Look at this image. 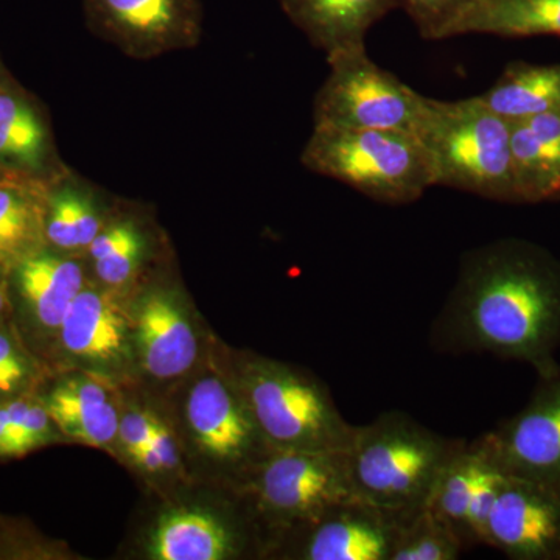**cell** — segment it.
<instances>
[{
	"instance_id": "cell-8",
	"label": "cell",
	"mask_w": 560,
	"mask_h": 560,
	"mask_svg": "<svg viewBox=\"0 0 560 560\" xmlns=\"http://www.w3.org/2000/svg\"><path fill=\"white\" fill-rule=\"evenodd\" d=\"M88 31L132 60H154L200 46L201 0H83Z\"/></svg>"
},
{
	"instance_id": "cell-39",
	"label": "cell",
	"mask_w": 560,
	"mask_h": 560,
	"mask_svg": "<svg viewBox=\"0 0 560 560\" xmlns=\"http://www.w3.org/2000/svg\"><path fill=\"white\" fill-rule=\"evenodd\" d=\"M7 171H9V167H5V165L0 164V175H2V173H5Z\"/></svg>"
},
{
	"instance_id": "cell-35",
	"label": "cell",
	"mask_w": 560,
	"mask_h": 560,
	"mask_svg": "<svg viewBox=\"0 0 560 560\" xmlns=\"http://www.w3.org/2000/svg\"><path fill=\"white\" fill-rule=\"evenodd\" d=\"M136 464H139L140 467H143L147 471H151V474H156V471L164 470V466H162V460L158 453L154 452V448L151 447V444L143 447L142 451L138 453V456L135 458Z\"/></svg>"
},
{
	"instance_id": "cell-12",
	"label": "cell",
	"mask_w": 560,
	"mask_h": 560,
	"mask_svg": "<svg viewBox=\"0 0 560 560\" xmlns=\"http://www.w3.org/2000/svg\"><path fill=\"white\" fill-rule=\"evenodd\" d=\"M401 525L366 501H342L301 530L298 558L304 560H389Z\"/></svg>"
},
{
	"instance_id": "cell-16",
	"label": "cell",
	"mask_w": 560,
	"mask_h": 560,
	"mask_svg": "<svg viewBox=\"0 0 560 560\" xmlns=\"http://www.w3.org/2000/svg\"><path fill=\"white\" fill-rule=\"evenodd\" d=\"M511 150L522 202L560 197V113L511 121Z\"/></svg>"
},
{
	"instance_id": "cell-23",
	"label": "cell",
	"mask_w": 560,
	"mask_h": 560,
	"mask_svg": "<svg viewBox=\"0 0 560 560\" xmlns=\"http://www.w3.org/2000/svg\"><path fill=\"white\" fill-rule=\"evenodd\" d=\"M50 156V131L33 103L0 88V164L47 178Z\"/></svg>"
},
{
	"instance_id": "cell-6",
	"label": "cell",
	"mask_w": 560,
	"mask_h": 560,
	"mask_svg": "<svg viewBox=\"0 0 560 560\" xmlns=\"http://www.w3.org/2000/svg\"><path fill=\"white\" fill-rule=\"evenodd\" d=\"M329 77L313 101V127L415 132L425 95L371 60L366 46L327 58Z\"/></svg>"
},
{
	"instance_id": "cell-5",
	"label": "cell",
	"mask_w": 560,
	"mask_h": 560,
	"mask_svg": "<svg viewBox=\"0 0 560 560\" xmlns=\"http://www.w3.org/2000/svg\"><path fill=\"white\" fill-rule=\"evenodd\" d=\"M301 164L383 205H412L434 187L429 153L415 132L313 127Z\"/></svg>"
},
{
	"instance_id": "cell-26",
	"label": "cell",
	"mask_w": 560,
	"mask_h": 560,
	"mask_svg": "<svg viewBox=\"0 0 560 560\" xmlns=\"http://www.w3.org/2000/svg\"><path fill=\"white\" fill-rule=\"evenodd\" d=\"M466 545L456 530L429 508L405 523L389 560H455Z\"/></svg>"
},
{
	"instance_id": "cell-3",
	"label": "cell",
	"mask_w": 560,
	"mask_h": 560,
	"mask_svg": "<svg viewBox=\"0 0 560 560\" xmlns=\"http://www.w3.org/2000/svg\"><path fill=\"white\" fill-rule=\"evenodd\" d=\"M433 167L434 186L469 191L488 200L522 202L514 176L511 121L477 97L427 98L416 128Z\"/></svg>"
},
{
	"instance_id": "cell-10",
	"label": "cell",
	"mask_w": 560,
	"mask_h": 560,
	"mask_svg": "<svg viewBox=\"0 0 560 560\" xmlns=\"http://www.w3.org/2000/svg\"><path fill=\"white\" fill-rule=\"evenodd\" d=\"M485 544L515 559L560 555V490L504 474L486 525Z\"/></svg>"
},
{
	"instance_id": "cell-34",
	"label": "cell",
	"mask_w": 560,
	"mask_h": 560,
	"mask_svg": "<svg viewBox=\"0 0 560 560\" xmlns=\"http://www.w3.org/2000/svg\"><path fill=\"white\" fill-rule=\"evenodd\" d=\"M0 364L7 368V370L14 372V374L21 375V377H25V372H27V368H25L20 353L11 345L9 338L3 337V335H0Z\"/></svg>"
},
{
	"instance_id": "cell-37",
	"label": "cell",
	"mask_w": 560,
	"mask_h": 560,
	"mask_svg": "<svg viewBox=\"0 0 560 560\" xmlns=\"http://www.w3.org/2000/svg\"><path fill=\"white\" fill-rule=\"evenodd\" d=\"M22 381H24V377L14 374V372L7 370V368L0 364V393H10V390L16 388Z\"/></svg>"
},
{
	"instance_id": "cell-18",
	"label": "cell",
	"mask_w": 560,
	"mask_h": 560,
	"mask_svg": "<svg viewBox=\"0 0 560 560\" xmlns=\"http://www.w3.org/2000/svg\"><path fill=\"white\" fill-rule=\"evenodd\" d=\"M463 35L560 36V0H471L442 40Z\"/></svg>"
},
{
	"instance_id": "cell-15",
	"label": "cell",
	"mask_w": 560,
	"mask_h": 560,
	"mask_svg": "<svg viewBox=\"0 0 560 560\" xmlns=\"http://www.w3.org/2000/svg\"><path fill=\"white\" fill-rule=\"evenodd\" d=\"M138 342L143 368L160 381L178 377L189 371L197 359L194 327L167 290L147 291L140 300Z\"/></svg>"
},
{
	"instance_id": "cell-33",
	"label": "cell",
	"mask_w": 560,
	"mask_h": 560,
	"mask_svg": "<svg viewBox=\"0 0 560 560\" xmlns=\"http://www.w3.org/2000/svg\"><path fill=\"white\" fill-rule=\"evenodd\" d=\"M150 444L151 447L154 448V452L158 453V456H160L164 470H173L178 467V447H176V442L173 440L171 431H168L167 427L160 422V420H156Z\"/></svg>"
},
{
	"instance_id": "cell-28",
	"label": "cell",
	"mask_w": 560,
	"mask_h": 560,
	"mask_svg": "<svg viewBox=\"0 0 560 560\" xmlns=\"http://www.w3.org/2000/svg\"><path fill=\"white\" fill-rule=\"evenodd\" d=\"M419 35L425 40H442L445 28L466 9L471 0H396Z\"/></svg>"
},
{
	"instance_id": "cell-1",
	"label": "cell",
	"mask_w": 560,
	"mask_h": 560,
	"mask_svg": "<svg viewBox=\"0 0 560 560\" xmlns=\"http://www.w3.org/2000/svg\"><path fill=\"white\" fill-rule=\"evenodd\" d=\"M560 342V265L518 241L467 250L430 330L438 353L528 360L544 374Z\"/></svg>"
},
{
	"instance_id": "cell-27",
	"label": "cell",
	"mask_w": 560,
	"mask_h": 560,
	"mask_svg": "<svg viewBox=\"0 0 560 560\" xmlns=\"http://www.w3.org/2000/svg\"><path fill=\"white\" fill-rule=\"evenodd\" d=\"M119 415L110 401L91 408V410L77 412L69 418L57 422L62 433L81 444L103 447L119 436Z\"/></svg>"
},
{
	"instance_id": "cell-19",
	"label": "cell",
	"mask_w": 560,
	"mask_h": 560,
	"mask_svg": "<svg viewBox=\"0 0 560 560\" xmlns=\"http://www.w3.org/2000/svg\"><path fill=\"white\" fill-rule=\"evenodd\" d=\"M241 548L237 536L215 515L172 511L151 534L150 556L158 560H221Z\"/></svg>"
},
{
	"instance_id": "cell-4",
	"label": "cell",
	"mask_w": 560,
	"mask_h": 560,
	"mask_svg": "<svg viewBox=\"0 0 560 560\" xmlns=\"http://www.w3.org/2000/svg\"><path fill=\"white\" fill-rule=\"evenodd\" d=\"M235 389L272 451L346 452L355 427L318 378L290 364L246 355Z\"/></svg>"
},
{
	"instance_id": "cell-17",
	"label": "cell",
	"mask_w": 560,
	"mask_h": 560,
	"mask_svg": "<svg viewBox=\"0 0 560 560\" xmlns=\"http://www.w3.org/2000/svg\"><path fill=\"white\" fill-rule=\"evenodd\" d=\"M62 345L80 359L113 361L127 348V316L110 290L83 287L61 326Z\"/></svg>"
},
{
	"instance_id": "cell-2",
	"label": "cell",
	"mask_w": 560,
	"mask_h": 560,
	"mask_svg": "<svg viewBox=\"0 0 560 560\" xmlns=\"http://www.w3.org/2000/svg\"><path fill=\"white\" fill-rule=\"evenodd\" d=\"M466 442L407 412H383L355 427L346 452L355 495L404 526L427 506L441 471Z\"/></svg>"
},
{
	"instance_id": "cell-13",
	"label": "cell",
	"mask_w": 560,
	"mask_h": 560,
	"mask_svg": "<svg viewBox=\"0 0 560 560\" xmlns=\"http://www.w3.org/2000/svg\"><path fill=\"white\" fill-rule=\"evenodd\" d=\"M51 179L9 168L0 175V268L14 270L47 249Z\"/></svg>"
},
{
	"instance_id": "cell-31",
	"label": "cell",
	"mask_w": 560,
	"mask_h": 560,
	"mask_svg": "<svg viewBox=\"0 0 560 560\" xmlns=\"http://www.w3.org/2000/svg\"><path fill=\"white\" fill-rule=\"evenodd\" d=\"M50 419L47 408L39 407V405L28 407L24 423L25 444H27L28 452L49 441Z\"/></svg>"
},
{
	"instance_id": "cell-14",
	"label": "cell",
	"mask_w": 560,
	"mask_h": 560,
	"mask_svg": "<svg viewBox=\"0 0 560 560\" xmlns=\"http://www.w3.org/2000/svg\"><path fill=\"white\" fill-rule=\"evenodd\" d=\"M291 24L326 58L366 46L368 32L397 10L396 0H278Z\"/></svg>"
},
{
	"instance_id": "cell-30",
	"label": "cell",
	"mask_w": 560,
	"mask_h": 560,
	"mask_svg": "<svg viewBox=\"0 0 560 560\" xmlns=\"http://www.w3.org/2000/svg\"><path fill=\"white\" fill-rule=\"evenodd\" d=\"M156 418L145 411H130L120 419L119 438L125 451L132 459L143 447L150 444L153 438Z\"/></svg>"
},
{
	"instance_id": "cell-25",
	"label": "cell",
	"mask_w": 560,
	"mask_h": 560,
	"mask_svg": "<svg viewBox=\"0 0 560 560\" xmlns=\"http://www.w3.org/2000/svg\"><path fill=\"white\" fill-rule=\"evenodd\" d=\"M147 237L135 220L106 223L88 248L94 271L109 290L128 285L142 268L147 256Z\"/></svg>"
},
{
	"instance_id": "cell-40",
	"label": "cell",
	"mask_w": 560,
	"mask_h": 560,
	"mask_svg": "<svg viewBox=\"0 0 560 560\" xmlns=\"http://www.w3.org/2000/svg\"><path fill=\"white\" fill-rule=\"evenodd\" d=\"M0 88H2V84H0Z\"/></svg>"
},
{
	"instance_id": "cell-21",
	"label": "cell",
	"mask_w": 560,
	"mask_h": 560,
	"mask_svg": "<svg viewBox=\"0 0 560 560\" xmlns=\"http://www.w3.org/2000/svg\"><path fill=\"white\" fill-rule=\"evenodd\" d=\"M106 226L97 191L86 183L73 178L72 173L62 172L51 179L49 210H47V245L80 253L90 248L94 238Z\"/></svg>"
},
{
	"instance_id": "cell-22",
	"label": "cell",
	"mask_w": 560,
	"mask_h": 560,
	"mask_svg": "<svg viewBox=\"0 0 560 560\" xmlns=\"http://www.w3.org/2000/svg\"><path fill=\"white\" fill-rule=\"evenodd\" d=\"M478 98L510 121L560 113V65L511 62Z\"/></svg>"
},
{
	"instance_id": "cell-20",
	"label": "cell",
	"mask_w": 560,
	"mask_h": 560,
	"mask_svg": "<svg viewBox=\"0 0 560 560\" xmlns=\"http://www.w3.org/2000/svg\"><path fill=\"white\" fill-rule=\"evenodd\" d=\"M22 298L36 319L49 329H60L66 312L84 287L83 268L75 259L36 254L14 268Z\"/></svg>"
},
{
	"instance_id": "cell-38",
	"label": "cell",
	"mask_w": 560,
	"mask_h": 560,
	"mask_svg": "<svg viewBox=\"0 0 560 560\" xmlns=\"http://www.w3.org/2000/svg\"><path fill=\"white\" fill-rule=\"evenodd\" d=\"M7 300H5V290H3L2 282H0V313L5 308Z\"/></svg>"
},
{
	"instance_id": "cell-36",
	"label": "cell",
	"mask_w": 560,
	"mask_h": 560,
	"mask_svg": "<svg viewBox=\"0 0 560 560\" xmlns=\"http://www.w3.org/2000/svg\"><path fill=\"white\" fill-rule=\"evenodd\" d=\"M0 456H11L9 411H7V407L0 408Z\"/></svg>"
},
{
	"instance_id": "cell-29",
	"label": "cell",
	"mask_w": 560,
	"mask_h": 560,
	"mask_svg": "<svg viewBox=\"0 0 560 560\" xmlns=\"http://www.w3.org/2000/svg\"><path fill=\"white\" fill-rule=\"evenodd\" d=\"M108 394L101 383L90 378H70L61 383L46 401L47 411L55 423L77 412L91 410L108 401Z\"/></svg>"
},
{
	"instance_id": "cell-24",
	"label": "cell",
	"mask_w": 560,
	"mask_h": 560,
	"mask_svg": "<svg viewBox=\"0 0 560 560\" xmlns=\"http://www.w3.org/2000/svg\"><path fill=\"white\" fill-rule=\"evenodd\" d=\"M485 466L478 445L466 442L441 471L425 506L456 530L466 548L471 547L467 514Z\"/></svg>"
},
{
	"instance_id": "cell-32",
	"label": "cell",
	"mask_w": 560,
	"mask_h": 560,
	"mask_svg": "<svg viewBox=\"0 0 560 560\" xmlns=\"http://www.w3.org/2000/svg\"><path fill=\"white\" fill-rule=\"evenodd\" d=\"M31 404L25 400H14L7 405L9 411V431L11 442V456H22L28 452L25 444L24 423Z\"/></svg>"
},
{
	"instance_id": "cell-7",
	"label": "cell",
	"mask_w": 560,
	"mask_h": 560,
	"mask_svg": "<svg viewBox=\"0 0 560 560\" xmlns=\"http://www.w3.org/2000/svg\"><path fill=\"white\" fill-rule=\"evenodd\" d=\"M346 452L271 451L243 489L265 522L296 528L335 504L357 499Z\"/></svg>"
},
{
	"instance_id": "cell-11",
	"label": "cell",
	"mask_w": 560,
	"mask_h": 560,
	"mask_svg": "<svg viewBox=\"0 0 560 560\" xmlns=\"http://www.w3.org/2000/svg\"><path fill=\"white\" fill-rule=\"evenodd\" d=\"M187 420L202 451L220 463L245 466L249 477L272 451L241 394L220 378H202L191 388Z\"/></svg>"
},
{
	"instance_id": "cell-9",
	"label": "cell",
	"mask_w": 560,
	"mask_h": 560,
	"mask_svg": "<svg viewBox=\"0 0 560 560\" xmlns=\"http://www.w3.org/2000/svg\"><path fill=\"white\" fill-rule=\"evenodd\" d=\"M545 375L525 410L474 442L503 474L560 490V375Z\"/></svg>"
}]
</instances>
